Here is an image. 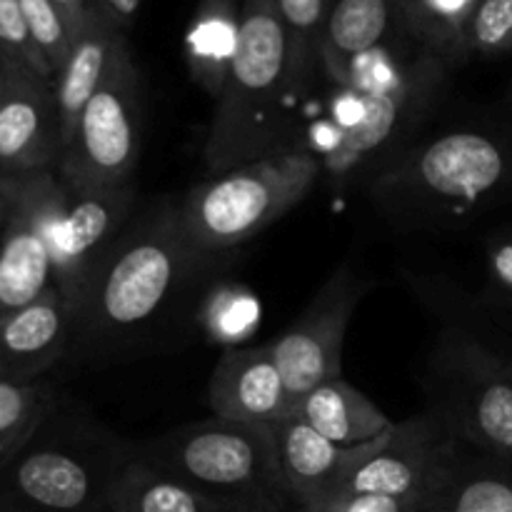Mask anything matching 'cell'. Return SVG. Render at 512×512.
Instances as JSON below:
<instances>
[{
  "instance_id": "obj_18",
  "label": "cell",
  "mask_w": 512,
  "mask_h": 512,
  "mask_svg": "<svg viewBox=\"0 0 512 512\" xmlns=\"http://www.w3.org/2000/svg\"><path fill=\"white\" fill-rule=\"evenodd\" d=\"M420 512H512V465L450 438Z\"/></svg>"
},
{
  "instance_id": "obj_5",
  "label": "cell",
  "mask_w": 512,
  "mask_h": 512,
  "mask_svg": "<svg viewBox=\"0 0 512 512\" xmlns=\"http://www.w3.org/2000/svg\"><path fill=\"white\" fill-rule=\"evenodd\" d=\"M128 458V445L100 425L40 428L0 473V512H110Z\"/></svg>"
},
{
  "instance_id": "obj_7",
  "label": "cell",
  "mask_w": 512,
  "mask_h": 512,
  "mask_svg": "<svg viewBox=\"0 0 512 512\" xmlns=\"http://www.w3.org/2000/svg\"><path fill=\"white\" fill-rule=\"evenodd\" d=\"M428 395V413L450 438L512 465V363L448 333L430 360Z\"/></svg>"
},
{
  "instance_id": "obj_12",
  "label": "cell",
  "mask_w": 512,
  "mask_h": 512,
  "mask_svg": "<svg viewBox=\"0 0 512 512\" xmlns=\"http://www.w3.org/2000/svg\"><path fill=\"white\" fill-rule=\"evenodd\" d=\"M133 183L78 190L65 185V200L53 228L55 288L75 308L100 260L133 223Z\"/></svg>"
},
{
  "instance_id": "obj_2",
  "label": "cell",
  "mask_w": 512,
  "mask_h": 512,
  "mask_svg": "<svg viewBox=\"0 0 512 512\" xmlns=\"http://www.w3.org/2000/svg\"><path fill=\"white\" fill-rule=\"evenodd\" d=\"M290 98L288 35L275 0H240L238 43L205 143L210 175L275 153L273 138Z\"/></svg>"
},
{
  "instance_id": "obj_1",
  "label": "cell",
  "mask_w": 512,
  "mask_h": 512,
  "mask_svg": "<svg viewBox=\"0 0 512 512\" xmlns=\"http://www.w3.org/2000/svg\"><path fill=\"white\" fill-rule=\"evenodd\" d=\"M203 258L180 230L178 205L163 203L133 218L85 283L70 343L98 350L138 338L178 298Z\"/></svg>"
},
{
  "instance_id": "obj_38",
  "label": "cell",
  "mask_w": 512,
  "mask_h": 512,
  "mask_svg": "<svg viewBox=\"0 0 512 512\" xmlns=\"http://www.w3.org/2000/svg\"><path fill=\"white\" fill-rule=\"evenodd\" d=\"M293 512H310V510H303V508H295Z\"/></svg>"
},
{
  "instance_id": "obj_26",
  "label": "cell",
  "mask_w": 512,
  "mask_h": 512,
  "mask_svg": "<svg viewBox=\"0 0 512 512\" xmlns=\"http://www.w3.org/2000/svg\"><path fill=\"white\" fill-rule=\"evenodd\" d=\"M260 323V303L245 288H220L205 303L203 325L220 343H238L250 338Z\"/></svg>"
},
{
  "instance_id": "obj_15",
  "label": "cell",
  "mask_w": 512,
  "mask_h": 512,
  "mask_svg": "<svg viewBox=\"0 0 512 512\" xmlns=\"http://www.w3.org/2000/svg\"><path fill=\"white\" fill-rule=\"evenodd\" d=\"M208 405L215 418L275 428L293 413V400L270 345L225 348L208 385Z\"/></svg>"
},
{
  "instance_id": "obj_24",
  "label": "cell",
  "mask_w": 512,
  "mask_h": 512,
  "mask_svg": "<svg viewBox=\"0 0 512 512\" xmlns=\"http://www.w3.org/2000/svg\"><path fill=\"white\" fill-rule=\"evenodd\" d=\"M55 403L53 388L40 380H0V473L55 413Z\"/></svg>"
},
{
  "instance_id": "obj_32",
  "label": "cell",
  "mask_w": 512,
  "mask_h": 512,
  "mask_svg": "<svg viewBox=\"0 0 512 512\" xmlns=\"http://www.w3.org/2000/svg\"><path fill=\"white\" fill-rule=\"evenodd\" d=\"M140 3H143V0H95L100 13H103L110 23L118 25L120 30H125L133 23L135 13L140 10Z\"/></svg>"
},
{
  "instance_id": "obj_11",
  "label": "cell",
  "mask_w": 512,
  "mask_h": 512,
  "mask_svg": "<svg viewBox=\"0 0 512 512\" xmlns=\"http://www.w3.org/2000/svg\"><path fill=\"white\" fill-rule=\"evenodd\" d=\"M360 295V280L348 268H340L310 300L303 315L270 343L293 408L310 390L343 373L345 333Z\"/></svg>"
},
{
  "instance_id": "obj_31",
  "label": "cell",
  "mask_w": 512,
  "mask_h": 512,
  "mask_svg": "<svg viewBox=\"0 0 512 512\" xmlns=\"http://www.w3.org/2000/svg\"><path fill=\"white\" fill-rule=\"evenodd\" d=\"M53 3L55 8L60 10V15L65 18V23H68L73 38L83 30V25L88 23L90 13H93L95 8V0H53Z\"/></svg>"
},
{
  "instance_id": "obj_28",
  "label": "cell",
  "mask_w": 512,
  "mask_h": 512,
  "mask_svg": "<svg viewBox=\"0 0 512 512\" xmlns=\"http://www.w3.org/2000/svg\"><path fill=\"white\" fill-rule=\"evenodd\" d=\"M20 10H23L35 48L48 65L50 78H55V73L63 68L65 58H68L70 45H73V33H70L68 23L55 8L53 0H20Z\"/></svg>"
},
{
  "instance_id": "obj_30",
  "label": "cell",
  "mask_w": 512,
  "mask_h": 512,
  "mask_svg": "<svg viewBox=\"0 0 512 512\" xmlns=\"http://www.w3.org/2000/svg\"><path fill=\"white\" fill-rule=\"evenodd\" d=\"M310 512H420L413 500L388 498V495H338L318 505L303 508Z\"/></svg>"
},
{
  "instance_id": "obj_8",
  "label": "cell",
  "mask_w": 512,
  "mask_h": 512,
  "mask_svg": "<svg viewBox=\"0 0 512 512\" xmlns=\"http://www.w3.org/2000/svg\"><path fill=\"white\" fill-rule=\"evenodd\" d=\"M140 125V73L125 43L60 155L58 178L78 190L133 183L140 160Z\"/></svg>"
},
{
  "instance_id": "obj_16",
  "label": "cell",
  "mask_w": 512,
  "mask_h": 512,
  "mask_svg": "<svg viewBox=\"0 0 512 512\" xmlns=\"http://www.w3.org/2000/svg\"><path fill=\"white\" fill-rule=\"evenodd\" d=\"M393 430V428H390ZM280 470L295 508H310L333 498L348 475L388 438L365 445H340L310 428L295 413L285 415L273 428Z\"/></svg>"
},
{
  "instance_id": "obj_29",
  "label": "cell",
  "mask_w": 512,
  "mask_h": 512,
  "mask_svg": "<svg viewBox=\"0 0 512 512\" xmlns=\"http://www.w3.org/2000/svg\"><path fill=\"white\" fill-rule=\"evenodd\" d=\"M0 55L10 63L25 65L43 78L53 80L43 55L38 53L33 38H30L23 10H20V0H0Z\"/></svg>"
},
{
  "instance_id": "obj_35",
  "label": "cell",
  "mask_w": 512,
  "mask_h": 512,
  "mask_svg": "<svg viewBox=\"0 0 512 512\" xmlns=\"http://www.w3.org/2000/svg\"><path fill=\"white\" fill-rule=\"evenodd\" d=\"M395 3H398L400 13H403V18H405V23H408V20L413 18V15L418 13V10L423 8V5L428 3V0H395Z\"/></svg>"
},
{
  "instance_id": "obj_13",
  "label": "cell",
  "mask_w": 512,
  "mask_h": 512,
  "mask_svg": "<svg viewBox=\"0 0 512 512\" xmlns=\"http://www.w3.org/2000/svg\"><path fill=\"white\" fill-rule=\"evenodd\" d=\"M60 125L53 80L5 60L0 73V175L55 170Z\"/></svg>"
},
{
  "instance_id": "obj_21",
  "label": "cell",
  "mask_w": 512,
  "mask_h": 512,
  "mask_svg": "<svg viewBox=\"0 0 512 512\" xmlns=\"http://www.w3.org/2000/svg\"><path fill=\"white\" fill-rule=\"evenodd\" d=\"M293 413L340 445L375 443L395 425L368 395L343 378H333L310 390L303 400H298Z\"/></svg>"
},
{
  "instance_id": "obj_9",
  "label": "cell",
  "mask_w": 512,
  "mask_h": 512,
  "mask_svg": "<svg viewBox=\"0 0 512 512\" xmlns=\"http://www.w3.org/2000/svg\"><path fill=\"white\" fill-rule=\"evenodd\" d=\"M443 65L440 55L428 50L418 60L383 70L380 78L353 75L345 88L355 95V115L338 133L323 168L333 183L350 178L403 138L430 108L438 95Z\"/></svg>"
},
{
  "instance_id": "obj_23",
  "label": "cell",
  "mask_w": 512,
  "mask_h": 512,
  "mask_svg": "<svg viewBox=\"0 0 512 512\" xmlns=\"http://www.w3.org/2000/svg\"><path fill=\"white\" fill-rule=\"evenodd\" d=\"M238 0H200L188 33V63L193 78L218 98L238 43Z\"/></svg>"
},
{
  "instance_id": "obj_20",
  "label": "cell",
  "mask_w": 512,
  "mask_h": 512,
  "mask_svg": "<svg viewBox=\"0 0 512 512\" xmlns=\"http://www.w3.org/2000/svg\"><path fill=\"white\" fill-rule=\"evenodd\" d=\"M403 18L395 0H330L320 40V65L338 85H348L355 65L383 50Z\"/></svg>"
},
{
  "instance_id": "obj_22",
  "label": "cell",
  "mask_w": 512,
  "mask_h": 512,
  "mask_svg": "<svg viewBox=\"0 0 512 512\" xmlns=\"http://www.w3.org/2000/svg\"><path fill=\"white\" fill-rule=\"evenodd\" d=\"M110 512H243L130 453L110 493Z\"/></svg>"
},
{
  "instance_id": "obj_10",
  "label": "cell",
  "mask_w": 512,
  "mask_h": 512,
  "mask_svg": "<svg viewBox=\"0 0 512 512\" xmlns=\"http://www.w3.org/2000/svg\"><path fill=\"white\" fill-rule=\"evenodd\" d=\"M8 178L13 205L0 233V313L30 305L55 285L53 228L65 200L55 170Z\"/></svg>"
},
{
  "instance_id": "obj_34",
  "label": "cell",
  "mask_w": 512,
  "mask_h": 512,
  "mask_svg": "<svg viewBox=\"0 0 512 512\" xmlns=\"http://www.w3.org/2000/svg\"><path fill=\"white\" fill-rule=\"evenodd\" d=\"M10 205H13V193H10V178L0 175V233L5 228V220L10 215Z\"/></svg>"
},
{
  "instance_id": "obj_25",
  "label": "cell",
  "mask_w": 512,
  "mask_h": 512,
  "mask_svg": "<svg viewBox=\"0 0 512 512\" xmlns=\"http://www.w3.org/2000/svg\"><path fill=\"white\" fill-rule=\"evenodd\" d=\"M290 55V98H303L320 63V40L330 0H275Z\"/></svg>"
},
{
  "instance_id": "obj_3",
  "label": "cell",
  "mask_w": 512,
  "mask_h": 512,
  "mask_svg": "<svg viewBox=\"0 0 512 512\" xmlns=\"http://www.w3.org/2000/svg\"><path fill=\"white\" fill-rule=\"evenodd\" d=\"M130 453L243 512L295 508L280 470L273 428L213 415L130 448Z\"/></svg>"
},
{
  "instance_id": "obj_27",
  "label": "cell",
  "mask_w": 512,
  "mask_h": 512,
  "mask_svg": "<svg viewBox=\"0 0 512 512\" xmlns=\"http://www.w3.org/2000/svg\"><path fill=\"white\" fill-rule=\"evenodd\" d=\"M512 53V0H478L463 30V55Z\"/></svg>"
},
{
  "instance_id": "obj_4",
  "label": "cell",
  "mask_w": 512,
  "mask_h": 512,
  "mask_svg": "<svg viewBox=\"0 0 512 512\" xmlns=\"http://www.w3.org/2000/svg\"><path fill=\"white\" fill-rule=\"evenodd\" d=\"M323 175V160L305 150H275L238 165L185 195L178 223L195 253L210 255L255 238L303 203Z\"/></svg>"
},
{
  "instance_id": "obj_36",
  "label": "cell",
  "mask_w": 512,
  "mask_h": 512,
  "mask_svg": "<svg viewBox=\"0 0 512 512\" xmlns=\"http://www.w3.org/2000/svg\"><path fill=\"white\" fill-rule=\"evenodd\" d=\"M3 63H5V58H3V55H0V73H3Z\"/></svg>"
},
{
  "instance_id": "obj_17",
  "label": "cell",
  "mask_w": 512,
  "mask_h": 512,
  "mask_svg": "<svg viewBox=\"0 0 512 512\" xmlns=\"http://www.w3.org/2000/svg\"><path fill=\"white\" fill-rule=\"evenodd\" d=\"M73 335V308L58 288L30 305L0 313V380L35 383L53 368Z\"/></svg>"
},
{
  "instance_id": "obj_19",
  "label": "cell",
  "mask_w": 512,
  "mask_h": 512,
  "mask_svg": "<svg viewBox=\"0 0 512 512\" xmlns=\"http://www.w3.org/2000/svg\"><path fill=\"white\" fill-rule=\"evenodd\" d=\"M125 45V30L110 23L95 5L88 23L73 38L63 68L53 78L55 108L60 125V155L70 143L85 105L108 75L118 50Z\"/></svg>"
},
{
  "instance_id": "obj_37",
  "label": "cell",
  "mask_w": 512,
  "mask_h": 512,
  "mask_svg": "<svg viewBox=\"0 0 512 512\" xmlns=\"http://www.w3.org/2000/svg\"><path fill=\"white\" fill-rule=\"evenodd\" d=\"M508 103L512 105V88H510V93H508Z\"/></svg>"
},
{
  "instance_id": "obj_33",
  "label": "cell",
  "mask_w": 512,
  "mask_h": 512,
  "mask_svg": "<svg viewBox=\"0 0 512 512\" xmlns=\"http://www.w3.org/2000/svg\"><path fill=\"white\" fill-rule=\"evenodd\" d=\"M490 268H493L495 280L512 293V243H500L490 255Z\"/></svg>"
},
{
  "instance_id": "obj_6",
  "label": "cell",
  "mask_w": 512,
  "mask_h": 512,
  "mask_svg": "<svg viewBox=\"0 0 512 512\" xmlns=\"http://www.w3.org/2000/svg\"><path fill=\"white\" fill-rule=\"evenodd\" d=\"M512 158L500 140L455 130L400 155L373 180V198L395 218H448L475 208L510 178Z\"/></svg>"
},
{
  "instance_id": "obj_14",
  "label": "cell",
  "mask_w": 512,
  "mask_h": 512,
  "mask_svg": "<svg viewBox=\"0 0 512 512\" xmlns=\"http://www.w3.org/2000/svg\"><path fill=\"white\" fill-rule=\"evenodd\" d=\"M448 445L450 435L430 413L395 423L388 438L348 475L333 498L388 495L420 505Z\"/></svg>"
}]
</instances>
